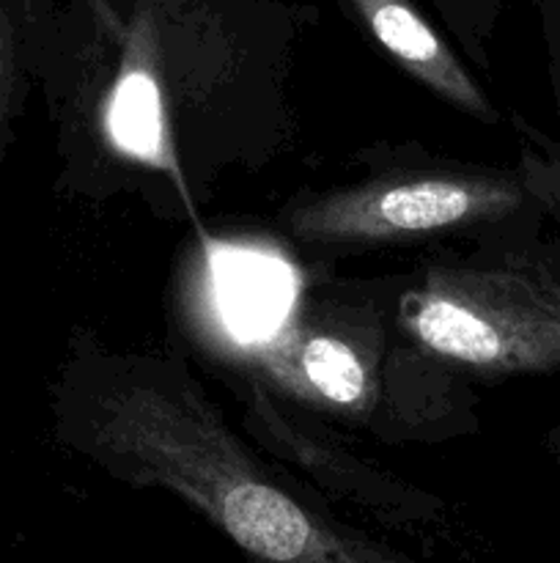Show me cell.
Wrapping results in <instances>:
<instances>
[{
    "label": "cell",
    "mask_w": 560,
    "mask_h": 563,
    "mask_svg": "<svg viewBox=\"0 0 560 563\" xmlns=\"http://www.w3.org/2000/svg\"><path fill=\"white\" fill-rule=\"evenodd\" d=\"M393 280L305 286L267 333L234 339L212 322L198 333V344L217 368L250 374L291 407L366 429L395 335V300L404 284Z\"/></svg>",
    "instance_id": "4"
},
{
    "label": "cell",
    "mask_w": 560,
    "mask_h": 563,
    "mask_svg": "<svg viewBox=\"0 0 560 563\" xmlns=\"http://www.w3.org/2000/svg\"><path fill=\"white\" fill-rule=\"evenodd\" d=\"M522 242L428 262L395 300V328L472 377L560 372V317Z\"/></svg>",
    "instance_id": "5"
},
{
    "label": "cell",
    "mask_w": 560,
    "mask_h": 563,
    "mask_svg": "<svg viewBox=\"0 0 560 563\" xmlns=\"http://www.w3.org/2000/svg\"><path fill=\"white\" fill-rule=\"evenodd\" d=\"M461 53L478 66L489 69V47L503 14V0H428Z\"/></svg>",
    "instance_id": "10"
},
{
    "label": "cell",
    "mask_w": 560,
    "mask_h": 563,
    "mask_svg": "<svg viewBox=\"0 0 560 563\" xmlns=\"http://www.w3.org/2000/svg\"><path fill=\"white\" fill-rule=\"evenodd\" d=\"M472 374L423 350L395 328L362 432L384 445H437L478 432Z\"/></svg>",
    "instance_id": "7"
},
{
    "label": "cell",
    "mask_w": 560,
    "mask_h": 563,
    "mask_svg": "<svg viewBox=\"0 0 560 563\" xmlns=\"http://www.w3.org/2000/svg\"><path fill=\"white\" fill-rule=\"evenodd\" d=\"M519 256L547 289L555 311L560 317V242L527 240L519 245Z\"/></svg>",
    "instance_id": "12"
},
{
    "label": "cell",
    "mask_w": 560,
    "mask_h": 563,
    "mask_svg": "<svg viewBox=\"0 0 560 563\" xmlns=\"http://www.w3.org/2000/svg\"><path fill=\"white\" fill-rule=\"evenodd\" d=\"M544 49H547V71L555 93V113L560 121V0H538Z\"/></svg>",
    "instance_id": "13"
},
{
    "label": "cell",
    "mask_w": 560,
    "mask_h": 563,
    "mask_svg": "<svg viewBox=\"0 0 560 563\" xmlns=\"http://www.w3.org/2000/svg\"><path fill=\"white\" fill-rule=\"evenodd\" d=\"M514 130L519 135V176L527 190L536 196L547 218L560 223V146H555L547 135L514 115Z\"/></svg>",
    "instance_id": "11"
},
{
    "label": "cell",
    "mask_w": 560,
    "mask_h": 563,
    "mask_svg": "<svg viewBox=\"0 0 560 563\" xmlns=\"http://www.w3.org/2000/svg\"><path fill=\"white\" fill-rule=\"evenodd\" d=\"M355 181L300 192L278 214L285 240L307 251H377L467 240L478 247L536 240L541 203L519 170L464 163L421 146L362 154Z\"/></svg>",
    "instance_id": "3"
},
{
    "label": "cell",
    "mask_w": 560,
    "mask_h": 563,
    "mask_svg": "<svg viewBox=\"0 0 560 563\" xmlns=\"http://www.w3.org/2000/svg\"><path fill=\"white\" fill-rule=\"evenodd\" d=\"M242 405L245 438L289 467L313 493L349 504L393 528H434L448 520V504L404 478L362 462L344 445L302 421L289 401L236 368H220Z\"/></svg>",
    "instance_id": "6"
},
{
    "label": "cell",
    "mask_w": 560,
    "mask_h": 563,
    "mask_svg": "<svg viewBox=\"0 0 560 563\" xmlns=\"http://www.w3.org/2000/svg\"><path fill=\"white\" fill-rule=\"evenodd\" d=\"M49 407L66 451L126 487L170 493L250 563H421L269 465L181 352L115 346L77 328Z\"/></svg>",
    "instance_id": "2"
},
{
    "label": "cell",
    "mask_w": 560,
    "mask_h": 563,
    "mask_svg": "<svg viewBox=\"0 0 560 563\" xmlns=\"http://www.w3.org/2000/svg\"><path fill=\"white\" fill-rule=\"evenodd\" d=\"M338 5L368 42L448 108L486 126L503 124L497 104L415 0H338Z\"/></svg>",
    "instance_id": "8"
},
{
    "label": "cell",
    "mask_w": 560,
    "mask_h": 563,
    "mask_svg": "<svg viewBox=\"0 0 560 563\" xmlns=\"http://www.w3.org/2000/svg\"><path fill=\"white\" fill-rule=\"evenodd\" d=\"M53 0H0V181L27 91L36 86V44Z\"/></svg>",
    "instance_id": "9"
},
{
    "label": "cell",
    "mask_w": 560,
    "mask_h": 563,
    "mask_svg": "<svg viewBox=\"0 0 560 563\" xmlns=\"http://www.w3.org/2000/svg\"><path fill=\"white\" fill-rule=\"evenodd\" d=\"M547 445H549V451H552V460H555V465H558V471H560V427H555L552 432H549Z\"/></svg>",
    "instance_id": "14"
},
{
    "label": "cell",
    "mask_w": 560,
    "mask_h": 563,
    "mask_svg": "<svg viewBox=\"0 0 560 563\" xmlns=\"http://www.w3.org/2000/svg\"><path fill=\"white\" fill-rule=\"evenodd\" d=\"M316 22V5L291 0H53L36 86L58 187L198 223L225 181L300 141L291 86Z\"/></svg>",
    "instance_id": "1"
}]
</instances>
